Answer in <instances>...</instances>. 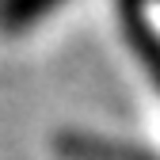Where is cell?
I'll use <instances>...</instances> for the list:
<instances>
[{
    "mask_svg": "<svg viewBox=\"0 0 160 160\" xmlns=\"http://www.w3.org/2000/svg\"><path fill=\"white\" fill-rule=\"evenodd\" d=\"M57 152L65 160H160L156 152H149L145 145L122 141V137H99V133H84V130H69L57 137Z\"/></svg>",
    "mask_w": 160,
    "mask_h": 160,
    "instance_id": "1",
    "label": "cell"
},
{
    "mask_svg": "<svg viewBox=\"0 0 160 160\" xmlns=\"http://www.w3.org/2000/svg\"><path fill=\"white\" fill-rule=\"evenodd\" d=\"M118 23H122V34H126L130 50L141 57V65L149 69L152 84L160 88V31L149 23L145 4L141 0H118Z\"/></svg>",
    "mask_w": 160,
    "mask_h": 160,
    "instance_id": "2",
    "label": "cell"
},
{
    "mask_svg": "<svg viewBox=\"0 0 160 160\" xmlns=\"http://www.w3.org/2000/svg\"><path fill=\"white\" fill-rule=\"evenodd\" d=\"M65 0H0V31L4 34H19L34 27L38 19H46L50 12H57Z\"/></svg>",
    "mask_w": 160,
    "mask_h": 160,
    "instance_id": "3",
    "label": "cell"
}]
</instances>
